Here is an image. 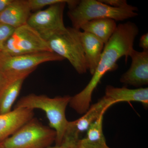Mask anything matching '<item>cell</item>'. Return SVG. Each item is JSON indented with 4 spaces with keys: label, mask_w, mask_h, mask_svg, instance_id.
Segmentation results:
<instances>
[{
    "label": "cell",
    "mask_w": 148,
    "mask_h": 148,
    "mask_svg": "<svg viewBox=\"0 0 148 148\" xmlns=\"http://www.w3.org/2000/svg\"><path fill=\"white\" fill-rule=\"evenodd\" d=\"M12 1V0H0V14L7 8Z\"/></svg>",
    "instance_id": "603a6c76"
},
{
    "label": "cell",
    "mask_w": 148,
    "mask_h": 148,
    "mask_svg": "<svg viewBox=\"0 0 148 148\" xmlns=\"http://www.w3.org/2000/svg\"><path fill=\"white\" fill-rule=\"evenodd\" d=\"M46 148H66V147H64V146L61 145L60 146H54V147H49Z\"/></svg>",
    "instance_id": "cb8c5ba5"
},
{
    "label": "cell",
    "mask_w": 148,
    "mask_h": 148,
    "mask_svg": "<svg viewBox=\"0 0 148 148\" xmlns=\"http://www.w3.org/2000/svg\"><path fill=\"white\" fill-rule=\"evenodd\" d=\"M104 114L90 125L85 138L79 139L75 148H112L106 143L103 134V123Z\"/></svg>",
    "instance_id": "9a60e30c"
},
{
    "label": "cell",
    "mask_w": 148,
    "mask_h": 148,
    "mask_svg": "<svg viewBox=\"0 0 148 148\" xmlns=\"http://www.w3.org/2000/svg\"><path fill=\"white\" fill-rule=\"evenodd\" d=\"M139 46L143 49V51H148V34L146 33L140 38Z\"/></svg>",
    "instance_id": "7402d4cb"
},
{
    "label": "cell",
    "mask_w": 148,
    "mask_h": 148,
    "mask_svg": "<svg viewBox=\"0 0 148 148\" xmlns=\"http://www.w3.org/2000/svg\"><path fill=\"white\" fill-rule=\"evenodd\" d=\"M99 1L107 5L115 8H125L130 5L125 0H99Z\"/></svg>",
    "instance_id": "44dd1931"
},
{
    "label": "cell",
    "mask_w": 148,
    "mask_h": 148,
    "mask_svg": "<svg viewBox=\"0 0 148 148\" xmlns=\"http://www.w3.org/2000/svg\"><path fill=\"white\" fill-rule=\"evenodd\" d=\"M73 1L67 0L64 2L49 6L44 10L32 14L27 24L42 36L66 29L64 24V12L66 3L68 5Z\"/></svg>",
    "instance_id": "9c48e42d"
},
{
    "label": "cell",
    "mask_w": 148,
    "mask_h": 148,
    "mask_svg": "<svg viewBox=\"0 0 148 148\" xmlns=\"http://www.w3.org/2000/svg\"><path fill=\"white\" fill-rule=\"evenodd\" d=\"M105 96L112 100L115 104L120 102H138L146 107L148 105V88L129 89L108 85L105 90Z\"/></svg>",
    "instance_id": "5bb4252c"
},
{
    "label": "cell",
    "mask_w": 148,
    "mask_h": 148,
    "mask_svg": "<svg viewBox=\"0 0 148 148\" xmlns=\"http://www.w3.org/2000/svg\"><path fill=\"white\" fill-rule=\"evenodd\" d=\"M80 30L66 27L61 31L41 36L52 52L69 61L79 74H83L88 69L81 41Z\"/></svg>",
    "instance_id": "277c9868"
},
{
    "label": "cell",
    "mask_w": 148,
    "mask_h": 148,
    "mask_svg": "<svg viewBox=\"0 0 148 148\" xmlns=\"http://www.w3.org/2000/svg\"><path fill=\"white\" fill-rule=\"evenodd\" d=\"M56 138L54 130L33 118L14 134L0 143L1 148H46Z\"/></svg>",
    "instance_id": "5b68a950"
},
{
    "label": "cell",
    "mask_w": 148,
    "mask_h": 148,
    "mask_svg": "<svg viewBox=\"0 0 148 148\" xmlns=\"http://www.w3.org/2000/svg\"><path fill=\"white\" fill-rule=\"evenodd\" d=\"M138 33V27L133 22L128 21L117 25L105 45L98 66L90 82L83 90L71 98V106L75 110L84 113L89 109L92 92L103 77L108 72L117 68V62L123 56L127 61Z\"/></svg>",
    "instance_id": "6da1fadb"
},
{
    "label": "cell",
    "mask_w": 148,
    "mask_h": 148,
    "mask_svg": "<svg viewBox=\"0 0 148 148\" xmlns=\"http://www.w3.org/2000/svg\"><path fill=\"white\" fill-rule=\"evenodd\" d=\"M34 110L15 108L6 113L0 114V143L14 134L34 116Z\"/></svg>",
    "instance_id": "8fae6325"
},
{
    "label": "cell",
    "mask_w": 148,
    "mask_h": 148,
    "mask_svg": "<svg viewBox=\"0 0 148 148\" xmlns=\"http://www.w3.org/2000/svg\"><path fill=\"white\" fill-rule=\"evenodd\" d=\"M115 104L112 100L104 96L90 106L82 116L73 121H68L61 145L66 148H75L81 134L87 131L90 125Z\"/></svg>",
    "instance_id": "ba28073f"
},
{
    "label": "cell",
    "mask_w": 148,
    "mask_h": 148,
    "mask_svg": "<svg viewBox=\"0 0 148 148\" xmlns=\"http://www.w3.org/2000/svg\"><path fill=\"white\" fill-rule=\"evenodd\" d=\"M21 78L24 77H18L15 76L11 75L0 70V96L11 83Z\"/></svg>",
    "instance_id": "ffe728a7"
},
{
    "label": "cell",
    "mask_w": 148,
    "mask_h": 148,
    "mask_svg": "<svg viewBox=\"0 0 148 148\" xmlns=\"http://www.w3.org/2000/svg\"><path fill=\"white\" fill-rule=\"evenodd\" d=\"M67 0H28L32 11H38L47 6H50L58 3L64 2Z\"/></svg>",
    "instance_id": "ac0fdd59"
},
{
    "label": "cell",
    "mask_w": 148,
    "mask_h": 148,
    "mask_svg": "<svg viewBox=\"0 0 148 148\" xmlns=\"http://www.w3.org/2000/svg\"><path fill=\"white\" fill-rule=\"evenodd\" d=\"M71 96H57L51 98L44 95L30 94L22 97L17 102L15 108H26L44 111L47 117L50 128L56 132L55 142L56 146L61 145L68 124L66 110L69 104Z\"/></svg>",
    "instance_id": "7a4b0ae2"
},
{
    "label": "cell",
    "mask_w": 148,
    "mask_h": 148,
    "mask_svg": "<svg viewBox=\"0 0 148 148\" xmlns=\"http://www.w3.org/2000/svg\"><path fill=\"white\" fill-rule=\"evenodd\" d=\"M0 148H1V147H0Z\"/></svg>",
    "instance_id": "d4e9b609"
},
{
    "label": "cell",
    "mask_w": 148,
    "mask_h": 148,
    "mask_svg": "<svg viewBox=\"0 0 148 148\" xmlns=\"http://www.w3.org/2000/svg\"><path fill=\"white\" fill-rule=\"evenodd\" d=\"M64 60L53 52L11 56L0 51V70L11 75L27 78L40 64Z\"/></svg>",
    "instance_id": "8992f818"
},
{
    "label": "cell",
    "mask_w": 148,
    "mask_h": 148,
    "mask_svg": "<svg viewBox=\"0 0 148 148\" xmlns=\"http://www.w3.org/2000/svg\"><path fill=\"white\" fill-rule=\"evenodd\" d=\"M117 25L114 19L99 18L87 21L83 24L80 30L94 35L106 44L115 31Z\"/></svg>",
    "instance_id": "2e32d148"
},
{
    "label": "cell",
    "mask_w": 148,
    "mask_h": 148,
    "mask_svg": "<svg viewBox=\"0 0 148 148\" xmlns=\"http://www.w3.org/2000/svg\"><path fill=\"white\" fill-rule=\"evenodd\" d=\"M14 28L0 23V51H1L6 41L14 30Z\"/></svg>",
    "instance_id": "d6986e66"
},
{
    "label": "cell",
    "mask_w": 148,
    "mask_h": 148,
    "mask_svg": "<svg viewBox=\"0 0 148 148\" xmlns=\"http://www.w3.org/2000/svg\"><path fill=\"white\" fill-rule=\"evenodd\" d=\"M132 63L129 69L121 77L125 84L140 87L148 84V51H138L134 49L130 53Z\"/></svg>",
    "instance_id": "30bf717a"
},
{
    "label": "cell",
    "mask_w": 148,
    "mask_h": 148,
    "mask_svg": "<svg viewBox=\"0 0 148 148\" xmlns=\"http://www.w3.org/2000/svg\"><path fill=\"white\" fill-rule=\"evenodd\" d=\"M1 51L11 56L52 52L41 35L27 24L14 29Z\"/></svg>",
    "instance_id": "52a82bcc"
},
{
    "label": "cell",
    "mask_w": 148,
    "mask_h": 148,
    "mask_svg": "<svg viewBox=\"0 0 148 148\" xmlns=\"http://www.w3.org/2000/svg\"><path fill=\"white\" fill-rule=\"evenodd\" d=\"M68 15L73 28L80 30L83 24L94 19L110 18L115 21H123L138 16V8L129 5L122 8H115L98 0L77 1L69 7Z\"/></svg>",
    "instance_id": "3957f363"
},
{
    "label": "cell",
    "mask_w": 148,
    "mask_h": 148,
    "mask_svg": "<svg viewBox=\"0 0 148 148\" xmlns=\"http://www.w3.org/2000/svg\"><path fill=\"white\" fill-rule=\"evenodd\" d=\"M80 37L87 69L92 75L101 59L105 44L97 37L87 32H81Z\"/></svg>",
    "instance_id": "4fadbf2b"
},
{
    "label": "cell",
    "mask_w": 148,
    "mask_h": 148,
    "mask_svg": "<svg viewBox=\"0 0 148 148\" xmlns=\"http://www.w3.org/2000/svg\"><path fill=\"white\" fill-rule=\"evenodd\" d=\"M25 78L12 82L6 88L0 96V114L11 111L12 107L19 95Z\"/></svg>",
    "instance_id": "e0dca14e"
},
{
    "label": "cell",
    "mask_w": 148,
    "mask_h": 148,
    "mask_svg": "<svg viewBox=\"0 0 148 148\" xmlns=\"http://www.w3.org/2000/svg\"><path fill=\"white\" fill-rule=\"evenodd\" d=\"M31 11L28 0H12L0 14V23L16 29L27 24Z\"/></svg>",
    "instance_id": "7c38bea8"
}]
</instances>
